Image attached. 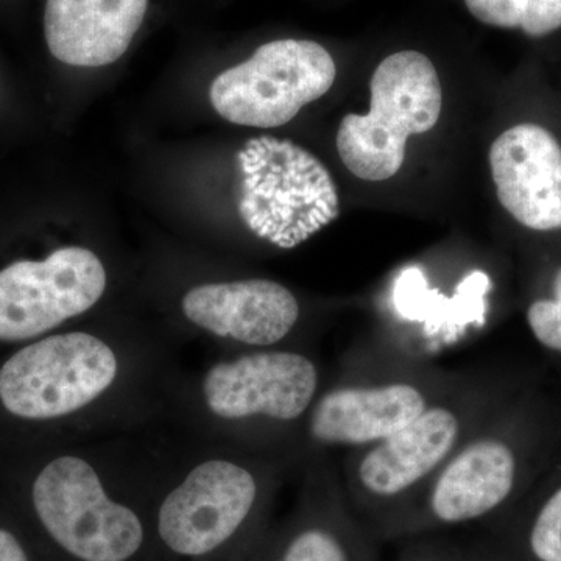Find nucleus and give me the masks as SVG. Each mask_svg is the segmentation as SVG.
I'll use <instances>...</instances> for the list:
<instances>
[{"instance_id":"obj_1","label":"nucleus","mask_w":561,"mask_h":561,"mask_svg":"<svg viewBox=\"0 0 561 561\" xmlns=\"http://www.w3.org/2000/svg\"><path fill=\"white\" fill-rule=\"evenodd\" d=\"M502 402L500 387L486 376L461 371L459 381L404 430L346 453L342 489L379 541L389 540L432 479Z\"/></svg>"},{"instance_id":"obj_2","label":"nucleus","mask_w":561,"mask_h":561,"mask_svg":"<svg viewBox=\"0 0 561 561\" xmlns=\"http://www.w3.org/2000/svg\"><path fill=\"white\" fill-rule=\"evenodd\" d=\"M460 375L400 350L367 348L348 359L337 382L320 391L305 420L306 437L321 451L346 453L386 440L419 419Z\"/></svg>"},{"instance_id":"obj_3","label":"nucleus","mask_w":561,"mask_h":561,"mask_svg":"<svg viewBox=\"0 0 561 561\" xmlns=\"http://www.w3.org/2000/svg\"><path fill=\"white\" fill-rule=\"evenodd\" d=\"M265 478L232 460L198 465L158 505L154 553L169 561H251L267 538Z\"/></svg>"},{"instance_id":"obj_4","label":"nucleus","mask_w":561,"mask_h":561,"mask_svg":"<svg viewBox=\"0 0 561 561\" xmlns=\"http://www.w3.org/2000/svg\"><path fill=\"white\" fill-rule=\"evenodd\" d=\"M515 424L502 402L432 479L387 541L490 526L502 515L519 489L524 470Z\"/></svg>"},{"instance_id":"obj_5","label":"nucleus","mask_w":561,"mask_h":561,"mask_svg":"<svg viewBox=\"0 0 561 561\" xmlns=\"http://www.w3.org/2000/svg\"><path fill=\"white\" fill-rule=\"evenodd\" d=\"M239 216L254 236L290 250L337 219L339 192L311 151L287 139H250L238 154Z\"/></svg>"},{"instance_id":"obj_6","label":"nucleus","mask_w":561,"mask_h":561,"mask_svg":"<svg viewBox=\"0 0 561 561\" xmlns=\"http://www.w3.org/2000/svg\"><path fill=\"white\" fill-rule=\"evenodd\" d=\"M368 114H348L337 131L343 164L357 179L386 181L404 164L409 136L431 131L440 119L443 91L426 55L401 50L376 68Z\"/></svg>"},{"instance_id":"obj_7","label":"nucleus","mask_w":561,"mask_h":561,"mask_svg":"<svg viewBox=\"0 0 561 561\" xmlns=\"http://www.w3.org/2000/svg\"><path fill=\"white\" fill-rule=\"evenodd\" d=\"M337 68L330 51L308 39H278L257 47L253 57L224 70L210 84L214 110L245 127L289 124L334 84Z\"/></svg>"},{"instance_id":"obj_8","label":"nucleus","mask_w":561,"mask_h":561,"mask_svg":"<svg viewBox=\"0 0 561 561\" xmlns=\"http://www.w3.org/2000/svg\"><path fill=\"white\" fill-rule=\"evenodd\" d=\"M116 354L87 332L51 335L14 353L0 368V402L24 420L79 412L116 381Z\"/></svg>"},{"instance_id":"obj_9","label":"nucleus","mask_w":561,"mask_h":561,"mask_svg":"<svg viewBox=\"0 0 561 561\" xmlns=\"http://www.w3.org/2000/svg\"><path fill=\"white\" fill-rule=\"evenodd\" d=\"M202 391L217 419L291 426L311 411L321 375L316 362L298 351H254L210 367Z\"/></svg>"},{"instance_id":"obj_10","label":"nucleus","mask_w":561,"mask_h":561,"mask_svg":"<svg viewBox=\"0 0 561 561\" xmlns=\"http://www.w3.org/2000/svg\"><path fill=\"white\" fill-rule=\"evenodd\" d=\"M106 289L101 257L83 247L0 271V341L20 342L90 311Z\"/></svg>"},{"instance_id":"obj_11","label":"nucleus","mask_w":561,"mask_h":561,"mask_svg":"<svg viewBox=\"0 0 561 561\" xmlns=\"http://www.w3.org/2000/svg\"><path fill=\"white\" fill-rule=\"evenodd\" d=\"M379 545L351 508L339 474L321 470L294 518L268 531L251 561H379Z\"/></svg>"},{"instance_id":"obj_12","label":"nucleus","mask_w":561,"mask_h":561,"mask_svg":"<svg viewBox=\"0 0 561 561\" xmlns=\"http://www.w3.org/2000/svg\"><path fill=\"white\" fill-rule=\"evenodd\" d=\"M490 168L497 198L534 231L561 228V146L540 125L508 128L491 144Z\"/></svg>"},{"instance_id":"obj_13","label":"nucleus","mask_w":561,"mask_h":561,"mask_svg":"<svg viewBox=\"0 0 561 561\" xmlns=\"http://www.w3.org/2000/svg\"><path fill=\"white\" fill-rule=\"evenodd\" d=\"M181 308L195 327L254 348L284 341L301 312L297 297L271 279L203 284L184 295Z\"/></svg>"},{"instance_id":"obj_14","label":"nucleus","mask_w":561,"mask_h":561,"mask_svg":"<svg viewBox=\"0 0 561 561\" xmlns=\"http://www.w3.org/2000/svg\"><path fill=\"white\" fill-rule=\"evenodd\" d=\"M149 0H47L44 36L65 65L101 68L119 60L146 18Z\"/></svg>"},{"instance_id":"obj_15","label":"nucleus","mask_w":561,"mask_h":561,"mask_svg":"<svg viewBox=\"0 0 561 561\" xmlns=\"http://www.w3.org/2000/svg\"><path fill=\"white\" fill-rule=\"evenodd\" d=\"M489 276L472 272L461 280L453 298L430 289L420 268H408L397 280L394 305L404 319L424 321L426 330L438 332L448 328L459 330L465 324L485 323V295L490 290Z\"/></svg>"},{"instance_id":"obj_16","label":"nucleus","mask_w":561,"mask_h":561,"mask_svg":"<svg viewBox=\"0 0 561 561\" xmlns=\"http://www.w3.org/2000/svg\"><path fill=\"white\" fill-rule=\"evenodd\" d=\"M482 24L545 36L561 28V0H465Z\"/></svg>"},{"instance_id":"obj_17","label":"nucleus","mask_w":561,"mask_h":561,"mask_svg":"<svg viewBox=\"0 0 561 561\" xmlns=\"http://www.w3.org/2000/svg\"><path fill=\"white\" fill-rule=\"evenodd\" d=\"M534 561H561V482L538 504L524 534Z\"/></svg>"},{"instance_id":"obj_18","label":"nucleus","mask_w":561,"mask_h":561,"mask_svg":"<svg viewBox=\"0 0 561 561\" xmlns=\"http://www.w3.org/2000/svg\"><path fill=\"white\" fill-rule=\"evenodd\" d=\"M552 290L551 298L530 302L526 319L535 341L561 356V267L553 276Z\"/></svg>"},{"instance_id":"obj_19","label":"nucleus","mask_w":561,"mask_h":561,"mask_svg":"<svg viewBox=\"0 0 561 561\" xmlns=\"http://www.w3.org/2000/svg\"><path fill=\"white\" fill-rule=\"evenodd\" d=\"M461 541L451 540L446 535L405 540L397 561H459Z\"/></svg>"},{"instance_id":"obj_20","label":"nucleus","mask_w":561,"mask_h":561,"mask_svg":"<svg viewBox=\"0 0 561 561\" xmlns=\"http://www.w3.org/2000/svg\"><path fill=\"white\" fill-rule=\"evenodd\" d=\"M0 561H31L20 538L5 527H0Z\"/></svg>"},{"instance_id":"obj_21","label":"nucleus","mask_w":561,"mask_h":561,"mask_svg":"<svg viewBox=\"0 0 561 561\" xmlns=\"http://www.w3.org/2000/svg\"><path fill=\"white\" fill-rule=\"evenodd\" d=\"M459 561H505L504 557L494 551L489 545L483 542L468 541L461 542Z\"/></svg>"}]
</instances>
